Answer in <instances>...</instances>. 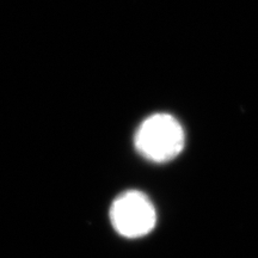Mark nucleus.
<instances>
[{
    "label": "nucleus",
    "instance_id": "f257e3e1",
    "mask_svg": "<svg viewBox=\"0 0 258 258\" xmlns=\"http://www.w3.org/2000/svg\"><path fill=\"white\" fill-rule=\"evenodd\" d=\"M185 134L182 124L169 114H156L145 120L135 134V148L141 156L165 163L182 152Z\"/></svg>",
    "mask_w": 258,
    "mask_h": 258
},
{
    "label": "nucleus",
    "instance_id": "f03ea898",
    "mask_svg": "<svg viewBox=\"0 0 258 258\" xmlns=\"http://www.w3.org/2000/svg\"><path fill=\"white\" fill-rule=\"evenodd\" d=\"M110 221L118 234L125 238H140L156 226V209L145 194L131 190L121 194L112 202Z\"/></svg>",
    "mask_w": 258,
    "mask_h": 258
}]
</instances>
